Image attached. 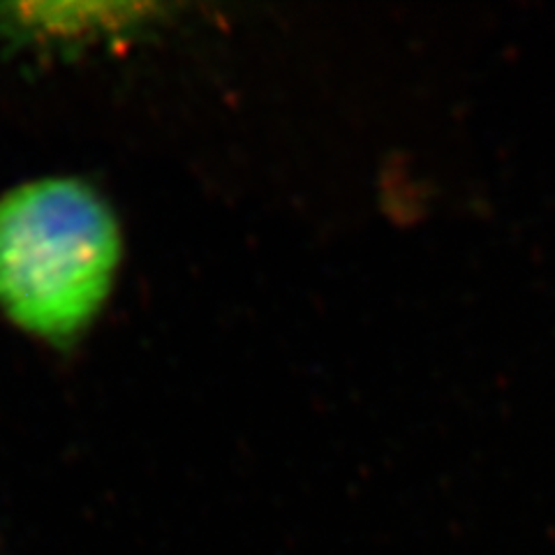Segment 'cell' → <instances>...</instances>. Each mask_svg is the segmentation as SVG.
Instances as JSON below:
<instances>
[{
  "instance_id": "1",
  "label": "cell",
  "mask_w": 555,
  "mask_h": 555,
  "mask_svg": "<svg viewBox=\"0 0 555 555\" xmlns=\"http://www.w3.org/2000/svg\"><path fill=\"white\" fill-rule=\"evenodd\" d=\"M124 259L109 202L75 177L0 197V312L24 334L67 347L102 312Z\"/></svg>"
},
{
  "instance_id": "2",
  "label": "cell",
  "mask_w": 555,
  "mask_h": 555,
  "mask_svg": "<svg viewBox=\"0 0 555 555\" xmlns=\"http://www.w3.org/2000/svg\"><path fill=\"white\" fill-rule=\"evenodd\" d=\"M137 3H10L0 5V35L42 49H91L128 38L153 22Z\"/></svg>"
}]
</instances>
